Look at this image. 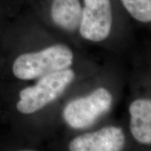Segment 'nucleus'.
<instances>
[{
  "instance_id": "nucleus-1",
  "label": "nucleus",
  "mask_w": 151,
  "mask_h": 151,
  "mask_svg": "<svg viewBox=\"0 0 151 151\" xmlns=\"http://www.w3.org/2000/svg\"><path fill=\"white\" fill-rule=\"evenodd\" d=\"M73 58V52L68 46L55 45L40 51L18 55L11 64V71L19 80H33L69 68Z\"/></svg>"
},
{
  "instance_id": "nucleus-2",
  "label": "nucleus",
  "mask_w": 151,
  "mask_h": 151,
  "mask_svg": "<svg viewBox=\"0 0 151 151\" xmlns=\"http://www.w3.org/2000/svg\"><path fill=\"white\" fill-rule=\"evenodd\" d=\"M74 78L75 72L69 68L40 77L35 85L27 86L19 92L15 109L21 114H31L38 112L57 99Z\"/></svg>"
},
{
  "instance_id": "nucleus-3",
  "label": "nucleus",
  "mask_w": 151,
  "mask_h": 151,
  "mask_svg": "<svg viewBox=\"0 0 151 151\" xmlns=\"http://www.w3.org/2000/svg\"><path fill=\"white\" fill-rule=\"evenodd\" d=\"M113 96L108 89L99 87L88 96L79 97L67 103L63 118L70 128L84 129L95 124L110 110Z\"/></svg>"
},
{
  "instance_id": "nucleus-4",
  "label": "nucleus",
  "mask_w": 151,
  "mask_h": 151,
  "mask_svg": "<svg viewBox=\"0 0 151 151\" xmlns=\"http://www.w3.org/2000/svg\"><path fill=\"white\" fill-rule=\"evenodd\" d=\"M112 24L110 0H84L79 25L81 37L92 42L103 41L108 37Z\"/></svg>"
},
{
  "instance_id": "nucleus-5",
  "label": "nucleus",
  "mask_w": 151,
  "mask_h": 151,
  "mask_svg": "<svg viewBox=\"0 0 151 151\" xmlns=\"http://www.w3.org/2000/svg\"><path fill=\"white\" fill-rule=\"evenodd\" d=\"M125 145V136L119 127L108 126L96 132L76 137L69 144L71 151H119Z\"/></svg>"
},
{
  "instance_id": "nucleus-6",
  "label": "nucleus",
  "mask_w": 151,
  "mask_h": 151,
  "mask_svg": "<svg viewBox=\"0 0 151 151\" xmlns=\"http://www.w3.org/2000/svg\"><path fill=\"white\" fill-rule=\"evenodd\" d=\"M130 131L140 144L151 145V99L141 98L129 107Z\"/></svg>"
},
{
  "instance_id": "nucleus-7",
  "label": "nucleus",
  "mask_w": 151,
  "mask_h": 151,
  "mask_svg": "<svg viewBox=\"0 0 151 151\" xmlns=\"http://www.w3.org/2000/svg\"><path fill=\"white\" fill-rule=\"evenodd\" d=\"M81 13L80 0H53L50 9L53 22L67 31H74L79 27Z\"/></svg>"
},
{
  "instance_id": "nucleus-8",
  "label": "nucleus",
  "mask_w": 151,
  "mask_h": 151,
  "mask_svg": "<svg viewBox=\"0 0 151 151\" xmlns=\"http://www.w3.org/2000/svg\"><path fill=\"white\" fill-rule=\"evenodd\" d=\"M121 2L136 20L151 22V0H121Z\"/></svg>"
}]
</instances>
